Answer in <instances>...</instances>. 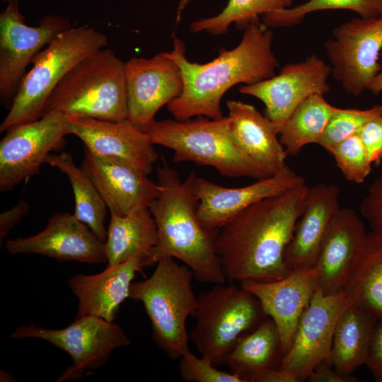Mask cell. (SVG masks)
Masks as SVG:
<instances>
[{"mask_svg":"<svg viewBox=\"0 0 382 382\" xmlns=\"http://www.w3.org/2000/svg\"><path fill=\"white\" fill-rule=\"evenodd\" d=\"M227 108L236 147L273 174L284 167L288 154L277 137L279 127L250 104L228 100Z\"/></svg>","mask_w":382,"mask_h":382,"instance_id":"cell-24","label":"cell"},{"mask_svg":"<svg viewBox=\"0 0 382 382\" xmlns=\"http://www.w3.org/2000/svg\"><path fill=\"white\" fill-rule=\"evenodd\" d=\"M369 161L378 166L382 161V115L372 118L358 132Z\"/></svg>","mask_w":382,"mask_h":382,"instance_id":"cell-37","label":"cell"},{"mask_svg":"<svg viewBox=\"0 0 382 382\" xmlns=\"http://www.w3.org/2000/svg\"><path fill=\"white\" fill-rule=\"evenodd\" d=\"M157 176L159 193L149 205L158 231L156 263L170 257L184 262L199 282L225 284L216 244L219 229H207L199 220V201L189 176L182 181L166 163L158 168Z\"/></svg>","mask_w":382,"mask_h":382,"instance_id":"cell-3","label":"cell"},{"mask_svg":"<svg viewBox=\"0 0 382 382\" xmlns=\"http://www.w3.org/2000/svg\"><path fill=\"white\" fill-rule=\"evenodd\" d=\"M179 372L186 382H245L238 375L219 370L210 359L186 349L179 358Z\"/></svg>","mask_w":382,"mask_h":382,"instance_id":"cell-35","label":"cell"},{"mask_svg":"<svg viewBox=\"0 0 382 382\" xmlns=\"http://www.w3.org/2000/svg\"><path fill=\"white\" fill-rule=\"evenodd\" d=\"M331 66L316 54L296 63L285 64L279 74L250 85H243L239 91L261 100L265 115L282 127L296 108L310 96L325 95Z\"/></svg>","mask_w":382,"mask_h":382,"instance_id":"cell-14","label":"cell"},{"mask_svg":"<svg viewBox=\"0 0 382 382\" xmlns=\"http://www.w3.org/2000/svg\"><path fill=\"white\" fill-rule=\"evenodd\" d=\"M4 2L7 3L8 0H2Z\"/></svg>","mask_w":382,"mask_h":382,"instance_id":"cell-45","label":"cell"},{"mask_svg":"<svg viewBox=\"0 0 382 382\" xmlns=\"http://www.w3.org/2000/svg\"><path fill=\"white\" fill-rule=\"evenodd\" d=\"M18 0H8L0 13V100L10 108L28 65L59 33L71 28L65 16H44L36 26L25 23Z\"/></svg>","mask_w":382,"mask_h":382,"instance_id":"cell-10","label":"cell"},{"mask_svg":"<svg viewBox=\"0 0 382 382\" xmlns=\"http://www.w3.org/2000/svg\"><path fill=\"white\" fill-rule=\"evenodd\" d=\"M11 254H38L59 261L97 264L108 261L105 244L74 214L57 212L38 233L8 240Z\"/></svg>","mask_w":382,"mask_h":382,"instance_id":"cell-17","label":"cell"},{"mask_svg":"<svg viewBox=\"0 0 382 382\" xmlns=\"http://www.w3.org/2000/svg\"><path fill=\"white\" fill-rule=\"evenodd\" d=\"M340 188L320 183L308 186L303 212L284 253L290 270L314 267L328 231L340 209Z\"/></svg>","mask_w":382,"mask_h":382,"instance_id":"cell-22","label":"cell"},{"mask_svg":"<svg viewBox=\"0 0 382 382\" xmlns=\"http://www.w3.org/2000/svg\"><path fill=\"white\" fill-rule=\"evenodd\" d=\"M29 211L28 203L22 197L19 202L0 214V243Z\"/></svg>","mask_w":382,"mask_h":382,"instance_id":"cell-39","label":"cell"},{"mask_svg":"<svg viewBox=\"0 0 382 382\" xmlns=\"http://www.w3.org/2000/svg\"><path fill=\"white\" fill-rule=\"evenodd\" d=\"M193 1L195 0H179L176 11V24L180 23L184 10Z\"/></svg>","mask_w":382,"mask_h":382,"instance_id":"cell-43","label":"cell"},{"mask_svg":"<svg viewBox=\"0 0 382 382\" xmlns=\"http://www.w3.org/2000/svg\"><path fill=\"white\" fill-rule=\"evenodd\" d=\"M342 292L351 303L382 320V234L368 233L362 253Z\"/></svg>","mask_w":382,"mask_h":382,"instance_id":"cell-28","label":"cell"},{"mask_svg":"<svg viewBox=\"0 0 382 382\" xmlns=\"http://www.w3.org/2000/svg\"><path fill=\"white\" fill-rule=\"evenodd\" d=\"M241 286L257 299L264 313L276 324L283 357L292 345L302 314L319 288L315 267L294 270L272 282L243 281Z\"/></svg>","mask_w":382,"mask_h":382,"instance_id":"cell-18","label":"cell"},{"mask_svg":"<svg viewBox=\"0 0 382 382\" xmlns=\"http://www.w3.org/2000/svg\"><path fill=\"white\" fill-rule=\"evenodd\" d=\"M360 212L371 231L382 234V175L370 185L360 204Z\"/></svg>","mask_w":382,"mask_h":382,"instance_id":"cell-36","label":"cell"},{"mask_svg":"<svg viewBox=\"0 0 382 382\" xmlns=\"http://www.w3.org/2000/svg\"><path fill=\"white\" fill-rule=\"evenodd\" d=\"M258 19L244 30L236 47L221 49L217 57L204 64L190 62L184 42L173 34V48L167 53L179 66L183 79L182 93L166 105L174 119L221 118V101L229 88L275 75L279 62L272 49L273 33Z\"/></svg>","mask_w":382,"mask_h":382,"instance_id":"cell-2","label":"cell"},{"mask_svg":"<svg viewBox=\"0 0 382 382\" xmlns=\"http://www.w3.org/2000/svg\"><path fill=\"white\" fill-rule=\"evenodd\" d=\"M366 90L374 95L382 92V66L378 73L372 79L369 83Z\"/></svg>","mask_w":382,"mask_h":382,"instance_id":"cell-42","label":"cell"},{"mask_svg":"<svg viewBox=\"0 0 382 382\" xmlns=\"http://www.w3.org/2000/svg\"><path fill=\"white\" fill-rule=\"evenodd\" d=\"M331 364L325 361L319 364L309 374L307 380L310 382H355L356 377L351 375H342L337 372L334 368L330 367Z\"/></svg>","mask_w":382,"mask_h":382,"instance_id":"cell-40","label":"cell"},{"mask_svg":"<svg viewBox=\"0 0 382 382\" xmlns=\"http://www.w3.org/2000/svg\"><path fill=\"white\" fill-rule=\"evenodd\" d=\"M50 1H52V0H50Z\"/></svg>","mask_w":382,"mask_h":382,"instance_id":"cell-46","label":"cell"},{"mask_svg":"<svg viewBox=\"0 0 382 382\" xmlns=\"http://www.w3.org/2000/svg\"><path fill=\"white\" fill-rule=\"evenodd\" d=\"M190 339L198 353L216 366L266 317L257 299L241 286L214 284L197 296Z\"/></svg>","mask_w":382,"mask_h":382,"instance_id":"cell-8","label":"cell"},{"mask_svg":"<svg viewBox=\"0 0 382 382\" xmlns=\"http://www.w3.org/2000/svg\"><path fill=\"white\" fill-rule=\"evenodd\" d=\"M250 382H299L291 372L280 368H272L259 371L253 374L249 379Z\"/></svg>","mask_w":382,"mask_h":382,"instance_id":"cell-41","label":"cell"},{"mask_svg":"<svg viewBox=\"0 0 382 382\" xmlns=\"http://www.w3.org/2000/svg\"><path fill=\"white\" fill-rule=\"evenodd\" d=\"M199 203L197 216L207 229L218 230L238 213L264 199L306 184L304 178L286 164L270 177L238 187H228L189 174Z\"/></svg>","mask_w":382,"mask_h":382,"instance_id":"cell-15","label":"cell"},{"mask_svg":"<svg viewBox=\"0 0 382 382\" xmlns=\"http://www.w3.org/2000/svg\"><path fill=\"white\" fill-rule=\"evenodd\" d=\"M350 303L342 291L325 294L318 288L301 317L292 345L279 368L291 372L300 382L307 380L319 364L330 362L337 320Z\"/></svg>","mask_w":382,"mask_h":382,"instance_id":"cell-13","label":"cell"},{"mask_svg":"<svg viewBox=\"0 0 382 382\" xmlns=\"http://www.w3.org/2000/svg\"><path fill=\"white\" fill-rule=\"evenodd\" d=\"M381 115L382 105L379 104L364 110L337 108L318 144L328 151L345 139L357 134L365 123Z\"/></svg>","mask_w":382,"mask_h":382,"instance_id":"cell-33","label":"cell"},{"mask_svg":"<svg viewBox=\"0 0 382 382\" xmlns=\"http://www.w3.org/2000/svg\"><path fill=\"white\" fill-rule=\"evenodd\" d=\"M71 134L78 137L91 153L120 159L147 174L158 159L147 134L129 119L119 121L69 117Z\"/></svg>","mask_w":382,"mask_h":382,"instance_id":"cell-20","label":"cell"},{"mask_svg":"<svg viewBox=\"0 0 382 382\" xmlns=\"http://www.w3.org/2000/svg\"><path fill=\"white\" fill-rule=\"evenodd\" d=\"M337 9L352 11L363 18L381 17L382 0H308L265 14L262 22L268 28H290L300 24L313 12Z\"/></svg>","mask_w":382,"mask_h":382,"instance_id":"cell-32","label":"cell"},{"mask_svg":"<svg viewBox=\"0 0 382 382\" xmlns=\"http://www.w3.org/2000/svg\"><path fill=\"white\" fill-rule=\"evenodd\" d=\"M144 132L153 144L173 150L175 163L190 161L211 166L229 178L260 180L273 175L236 147L230 137L228 116L154 120Z\"/></svg>","mask_w":382,"mask_h":382,"instance_id":"cell-4","label":"cell"},{"mask_svg":"<svg viewBox=\"0 0 382 382\" xmlns=\"http://www.w3.org/2000/svg\"><path fill=\"white\" fill-rule=\"evenodd\" d=\"M293 0H228L219 13L192 21L190 30L194 33L222 35L227 33L231 24L239 30H245L259 16L289 8Z\"/></svg>","mask_w":382,"mask_h":382,"instance_id":"cell-31","label":"cell"},{"mask_svg":"<svg viewBox=\"0 0 382 382\" xmlns=\"http://www.w3.org/2000/svg\"><path fill=\"white\" fill-rule=\"evenodd\" d=\"M125 81L127 119L143 131L159 109L183 91L180 69L167 52L130 58L125 62Z\"/></svg>","mask_w":382,"mask_h":382,"instance_id":"cell-16","label":"cell"},{"mask_svg":"<svg viewBox=\"0 0 382 382\" xmlns=\"http://www.w3.org/2000/svg\"><path fill=\"white\" fill-rule=\"evenodd\" d=\"M81 167L111 214L125 216L149 207L159 193L157 183L142 170L120 159L96 155L86 148Z\"/></svg>","mask_w":382,"mask_h":382,"instance_id":"cell-19","label":"cell"},{"mask_svg":"<svg viewBox=\"0 0 382 382\" xmlns=\"http://www.w3.org/2000/svg\"><path fill=\"white\" fill-rule=\"evenodd\" d=\"M46 163L57 168L68 177L74 195V214L100 240L105 242L108 229L105 221L108 209L91 178L81 166H76L71 154L68 152L51 154Z\"/></svg>","mask_w":382,"mask_h":382,"instance_id":"cell-29","label":"cell"},{"mask_svg":"<svg viewBox=\"0 0 382 382\" xmlns=\"http://www.w3.org/2000/svg\"><path fill=\"white\" fill-rule=\"evenodd\" d=\"M68 134L69 117L57 110L7 130L0 141V191H10L39 174L50 152L63 145Z\"/></svg>","mask_w":382,"mask_h":382,"instance_id":"cell-11","label":"cell"},{"mask_svg":"<svg viewBox=\"0 0 382 382\" xmlns=\"http://www.w3.org/2000/svg\"><path fill=\"white\" fill-rule=\"evenodd\" d=\"M328 152L333 156L337 168L348 181L362 183L371 171L372 164L358 134L345 139Z\"/></svg>","mask_w":382,"mask_h":382,"instance_id":"cell-34","label":"cell"},{"mask_svg":"<svg viewBox=\"0 0 382 382\" xmlns=\"http://www.w3.org/2000/svg\"><path fill=\"white\" fill-rule=\"evenodd\" d=\"M107 45V36L88 25L71 27L59 33L33 58V67L23 78L0 132L40 119L51 93L68 72Z\"/></svg>","mask_w":382,"mask_h":382,"instance_id":"cell-6","label":"cell"},{"mask_svg":"<svg viewBox=\"0 0 382 382\" xmlns=\"http://www.w3.org/2000/svg\"><path fill=\"white\" fill-rule=\"evenodd\" d=\"M50 110L61 112L68 117L127 119L125 62L105 47L86 57L52 91L45 112Z\"/></svg>","mask_w":382,"mask_h":382,"instance_id":"cell-5","label":"cell"},{"mask_svg":"<svg viewBox=\"0 0 382 382\" xmlns=\"http://www.w3.org/2000/svg\"><path fill=\"white\" fill-rule=\"evenodd\" d=\"M308 188L303 184L260 200L219 228L216 244L227 282H272L291 272L284 253L303 212Z\"/></svg>","mask_w":382,"mask_h":382,"instance_id":"cell-1","label":"cell"},{"mask_svg":"<svg viewBox=\"0 0 382 382\" xmlns=\"http://www.w3.org/2000/svg\"><path fill=\"white\" fill-rule=\"evenodd\" d=\"M193 278L187 266L163 257L149 277L132 282L130 286L129 298L142 303L153 340L172 359H179L189 348L186 321L188 316H195L197 307Z\"/></svg>","mask_w":382,"mask_h":382,"instance_id":"cell-7","label":"cell"},{"mask_svg":"<svg viewBox=\"0 0 382 382\" xmlns=\"http://www.w3.org/2000/svg\"><path fill=\"white\" fill-rule=\"evenodd\" d=\"M331 74L350 95L359 96L381 70L382 16L340 24L325 42Z\"/></svg>","mask_w":382,"mask_h":382,"instance_id":"cell-12","label":"cell"},{"mask_svg":"<svg viewBox=\"0 0 382 382\" xmlns=\"http://www.w3.org/2000/svg\"><path fill=\"white\" fill-rule=\"evenodd\" d=\"M138 257L110 265L96 274H75L67 284L79 300L76 318L94 316L112 322L122 302L129 297L136 272L146 267Z\"/></svg>","mask_w":382,"mask_h":382,"instance_id":"cell-23","label":"cell"},{"mask_svg":"<svg viewBox=\"0 0 382 382\" xmlns=\"http://www.w3.org/2000/svg\"><path fill=\"white\" fill-rule=\"evenodd\" d=\"M336 108L320 93L313 94L301 103L279 134L287 154L295 156L305 146L318 144Z\"/></svg>","mask_w":382,"mask_h":382,"instance_id":"cell-30","label":"cell"},{"mask_svg":"<svg viewBox=\"0 0 382 382\" xmlns=\"http://www.w3.org/2000/svg\"><path fill=\"white\" fill-rule=\"evenodd\" d=\"M9 337L42 339L68 353L73 363L59 376L57 382L78 379L86 371L102 367L114 349L131 344L119 324L94 316L76 318L62 329H49L33 323L20 325Z\"/></svg>","mask_w":382,"mask_h":382,"instance_id":"cell-9","label":"cell"},{"mask_svg":"<svg viewBox=\"0 0 382 382\" xmlns=\"http://www.w3.org/2000/svg\"><path fill=\"white\" fill-rule=\"evenodd\" d=\"M157 242V226L149 207L125 216L110 213L105 242L108 265H115L138 257L146 267L150 266L156 263Z\"/></svg>","mask_w":382,"mask_h":382,"instance_id":"cell-25","label":"cell"},{"mask_svg":"<svg viewBox=\"0 0 382 382\" xmlns=\"http://www.w3.org/2000/svg\"><path fill=\"white\" fill-rule=\"evenodd\" d=\"M377 320L353 303L343 310L335 327L330 357V363L337 372L349 376L366 364Z\"/></svg>","mask_w":382,"mask_h":382,"instance_id":"cell-26","label":"cell"},{"mask_svg":"<svg viewBox=\"0 0 382 382\" xmlns=\"http://www.w3.org/2000/svg\"><path fill=\"white\" fill-rule=\"evenodd\" d=\"M282 358L278 329L273 320L267 316L236 345L224 364L232 373L248 382L253 374L274 368Z\"/></svg>","mask_w":382,"mask_h":382,"instance_id":"cell-27","label":"cell"},{"mask_svg":"<svg viewBox=\"0 0 382 382\" xmlns=\"http://www.w3.org/2000/svg\"><path fill=\"white\" fill-rule=\"evenodd\" d=\"M368 233L357 212L340 208L323 241L314 266L319 289L325 294L342 291L362 253Z\"/></svg>","mask_w":382,"mask_h":382,"instance_id":"cell-21","label":"cell"},{"mask_svg":"<svg viewBox=\"0 0 382 382\" xmlns=\"http://www.w3.org/2000/svg\"><path fill=\"white\" fill-rule=\"evenodd\" d=\"M1 381H13V378L8 373L1 370Z\"/></svg>","mask_w":382,"mask_h":382,"instance_id":"cell-44","label":"cell"},{"mask_svg":"<svg viewBox=\"0 0 382 382\" xmlns=\"http://www.w3.org/2000/svg\"><path fill=\"white\" fill-rule=\"evenodd\" d=\"M375 381L382 382V320L374 326L365 364Z\"/></svg>","mask_w":382,"mask_h":382,"instance_id":"cell-38","label":"cell"}]
</instances>
